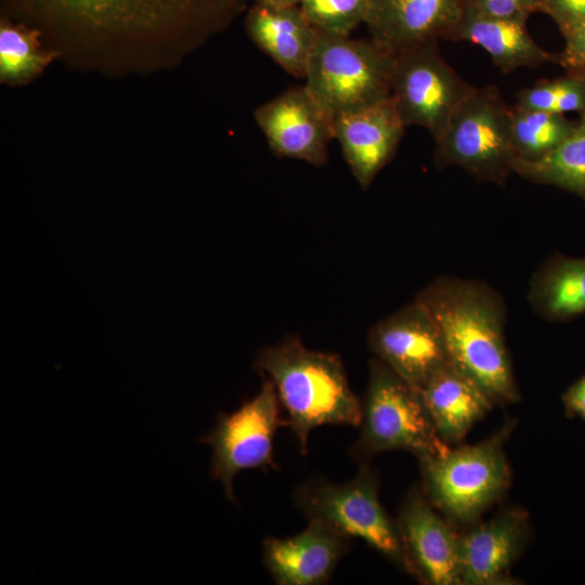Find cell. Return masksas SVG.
Masks as SVG:
<instances>
[{
  "label": "cell",
  "mask_w": 585,
  "mask_h": 585,
  "mask_svg": "<svg viewBox=\"0 0 585 585\" xmlns=\"http://www.w3.org/2000/svg\"><path fill=\"white\" fill-rule=\"evenodd\" d=\"M53 50L91 66L143 68L178 60L244 8V0H4Z\"/></svg>",
  "instance_id": "obj_1"
},
{
  "label": "cell",
  "mask_w": 585,
  "mask_h": 585,
  "mask_svg": "<svg viewBox=\"0 0 585 585\" xmlns=\"http://www.w3.org/2000/svg\"><path fill=\"white\" fill-rule=\"evenodd\" d=\"M438 323L450 362L472 379L494 404L520 399L505 341L507 307L489 284L442 275L416 296Z\"/></svg>",
  "instance_id": "obj_2"
},
{
  "label": "cell",
  "mask_w": 585,
  "mask_h": 585,
  "mask_svg": "<svg viewBox=\"0 0 585 585\" xmlns=\"http://www.w3.org/2000/svg\"><path fill=\"white\" fill-rule=\"evenodd\" d=\"M253 368L273 384L302 455L308 453L313 429L323 425L359 427L362 402L351 389L338 354L312 350L298 338H288L260 350Z\"/></svg>",
  "instance_id": "obj_3"
},
{
  "label": "cell",
  "mask_w": 585,
  "mask_h": 585,
  "mask_svg": "<svg viewBox=\"0 0 585 585\" xmlns=\"http://www.w3.org/2000/svg\"><path fill=\"white\" fill-rule=\"evenodd\" d=\"M359 428L350 450L359 465L388 451L410 452L419 459L451 448L433 427L419 390L376 358L369 362Z\"/></svg>",
  "instance_id": "obj_4"
},
{
  "label": "cell",
  "mask_w": 585,
  "mask_h": 585,
  "mask_svg": "<svg viewBox=\"0 0 585 585\" xmlns=\"http://www.w3.org/2000/svg\"><path fill=\"white\" fill-rule=\"evenodd\" d=\"M511 428L509 422L477 444L418 459L424 493L451 522H473L508 490L511 472L504 443Z\"/></svg>",
  "instance_id": "obj_5"
},
{
  "label": "cell",
  "mask_w": 585,
  "mask_h": 585,
  "mask_svg": "<svg viewBox=\"0 0 585 585\" xmlns=\"http://www.w3.org/2000/svg\"><path fill=\"white\" fill-rule=\"evenodd\" d=\"M379 478L369 463L360 465L355 478L334 483L311 478L298 485L292 500L308 520H317L350 540L360 538L405 572L413 574L396 522L382 507Z\"/></svg>",
  "instance_id": "obj_6"
},
{
  "label": "cell",
  "mask_w": 585,
  "mask_h": 585,
  "mask_svg": "<svg viewBox=\"0 0 585 585\" xmlns=\"http://www.w3.org/2000/svg\"><path fill=\"white\" fill-rule=\"evenodd\" d=\"M434 143L439 168L458 167L476 181L499 185L515 173L511 106L495 86L476 88Z\"/></svg>",
  "instance_id": "obj_7"
},
{
  "label": "cell",
  "mask_w": 585,
  "mask_h": 585,
  "mask_svg": "<svg viewBox=\"0 0 585 585\" xmlns=\"http://www.w3.org/2000/svg\"><path fill=\"white\" fill-rule=\"evenodd\" d=\"M393 61L372 39L318 32L304 84L335 116L390 98Z\"/></svg>",
  "instance_id": "obj_8"
},
{
  "label": "cell",
  "mask_w": 585,
  "mask_h": 585,
  "mask_svg": "<svg viewBox=\"0 0 585 585\" xmlns=\"http://www.w3.org/2000/svg\"><path fill=\"white\" fill-rule=\"evenodd\" d=\"M287 426L273 384L262 377L259 392L236 411L218 414L214 427L200 441L212 450L210 477L219 481L225 497L236 502L235 477L244 471L277 469L273 445L277 429Z\"/></svg>",
  "instance_id": "obj_9"
},
{
  "label": "cell",
  "mask_w": 585,
  "mask_h": 585,
  "mask_svg": "<svg viewBox=\"0 0 585 585\" xmlns=\"http://www.w3.org/2000/svg\"><path fill=\"white\" fill-rule=\"evenodd\" d=\"M476 87L446 63L437 42L394 54L390 98L405 127L426 129L435 141Z\"/></svg>",
  "instance_id": "obj_10"
},
{
  "label": "cell",
  "mask_w": 585,
  "mask_h": 585,
  "mask_svg": "<svg viewBox=\"0 0 585 585\" xmlns=\"http://www.w3.org/2000/svg\"><path fill=\"white\" fill-rule=\"evenodd\" d=\"M367 343L376 359L417 390L451 363L438 323L416 298L376 322Z\"/></svg>",
  "instance_id": "obj_11"
},
{
  "label": "cell",
  "mask_w": 585,
  "mask_h": 585,
  "mask_svg": "<svg viewBox=\"0 0 585 585\" xmlns=\"http://www.w3.org/2000/svg\"><path fill=\"white\" fill-rule=\"evenodd\" d=\"M253 118L272 153L314 167L327 162L334 115L303 86L290 88L255 109Z\"/></svg>",
  "instance_id": "obj_12"
},
{
  "label": "cell",
  "mask_w": 585,
  "mask_h": 585,
  "mask_svg": "<svg viewBox=\"0 0 585 585\" xmlns=\"http://www.w3.org/2000/svg\"><path fill=\"white\" fill-rule=\"evenodd\" d=\"M395 522L413 575L431 585H460V535L421 487L407 493Z\"/></svg>",
  "instance_id": "obj_13"
},
{
  "label": "cell",
  "mask_w": 585,
  "mask_h": 585,
  "mask_svg": "<svg viewBox=\"0 0 585 585\" xmlns=\"http://www.w3.org/2000/svg\"><path fill=\"white\" fill-rule=\"evenodd\" d=\"M466 0H369L365 20L370 39L391 54L450 40Z\"/></svg>",
  "instance_id": "obj_14"
},
{
  "label": "cell",
  "mask_w": 585,
  "mask_h": 585,
  "mask_svg": "<svg viewBox=\"0 0 585 585\" xmlns=\"http://www.w3.org/2000/svg\"><path fill=\"white\" fill-rule=\"evenodd\" d=\"M405 128L391 98L334 116L335 139L361 188L392 159Z\"/></svg>",
  "instance_id": "obj_15"
},
{
  "label": "cell",
  "mask_w": 585,
  "mask_h": 585,
  "mask_svg": "<svg viewBox=\"0 0 585 585\" xmlns=\"http://www.w3.org/2000/svg\"><path fill=\"white\" fill-rule=\"evenodd\" d=\"M525 510L511 507L460 535V585L509 583L508 571L528 541Z\"/></svg>",
  "instance_id": "obj_16"
},
{
  "label": "cell",
  "mask_w": 585,
  "mask_h": 585,
  "mask_svg": "<svg viewBox=\"0 0 585 585\" xmlns=\"http://www.w3.org/2000/svg\"><path fill=\"white\" fill-rule=\"evenodd\" d=\"M350 541L317 520L289 537H265L263 563L278 585H321L349 551Z\"/></svg>",
  "instance_id": "obj_17"
},
{
  "label": "cell",
  "mask_w": 585,
  "mask_h": 585,
  "mask_svg": "<svg viewBox=\"0 0 585 585\" xmlns=\"http://www.w3.org/2000/svg\"><path fill=\"white\" fill-rule=\"evenodd\" d=\"M253 43L289 75L306 78L318 32L299 5L256 2L246 17Z\"/></svg>",
  "instance_id": "obj_18"
},
{
  "label": "cell",
  "mask_w": 585,
  "mask_h": 585,
  "mask_svg": "<svg viewBox=\"0 0 585 585\" xmlns=\"http://www.w3.org/2000/svg\"><path fill=\"white\" fill-rule=\"evenodd\" d=\"M419 392L433 427L448 445L459 443L495 405L472 379L451 363Z\"/></svg>",
  "instance_id": "obj_19"
},
{
  "label": "cell",
  "mask_w": 585,
  "mask_h": 585,
  "mask_svg": "<svg viewBox=\"0 0 585 585\" xmlns=\"http://www.w3.org/2000/svg\"><path fill=\"white\" fill-rule=\"evenodd\" d=\"M526 18H503L479 14L465 8L450 40L481 47L504 74L534 68L554 55L541 48L526 29Z\"/></svg>",
  "instance_id": "obj_20"
},
{
  "label": "cell",
  "mask_w": 585,
  "mask_h": 585,
  "mask_svg": "<svg viewBox=\"0 0 585 585\" xmlns=\"http://www.w3.org/2000/svg\"><path fill=\"white\" fill-rule=\"evenodd\" d=\"M526 299L546 321L567 322L585 314V257H548L532 275Z\"/></svg>",
  "instance_id": "obj_21"
},
{
  "label": "cell",
  "mask_w": 585,
  "mask_h": 585,
  "mask_svg": "<svg viewBox=\"0 0 585 585\" xmlns=\"http://www.w3.org/2000/svg\"><path fill=\"white\" fill-rule=\"evenodd\" d=\"M515 173L534 183L568 191L585 202V114L547 155L534 161H517Z\"/></svg>",
  "instance_id": "obj_22"
},
{
  "label": "cell",
  "mask_w": 585,
  "mask_h": 585,
  "mask_svg": "<svg viewBox=\"0 0 585 585\" xmlns=\"http://www.w3.org/2000/svg\"><path fill=\"white\" fill-rule=\"evenodd\" d=\"M39 29L23 22L2 18L0 26V80L5 84L30 82L58 56L42 46Z\"/></svg>",
  "instance_id": "obj_23"
},
{
  "label": "cell",
  "mask_w": 585,
  "mask_h": 585,
  "mask_svg": "<svg viewBox=\"0 0 585 585\" xmlns=\"http://www.w3.org/2000/svg\"><path fill=\"white\" fill-rule=\"evenodd\" d=\"M575 122L563 115L511 106V134L517 161L537 160L559 145Z\"/></svg>",
  "instance_id": "obj_24"
},
{
  "label": "cell",
  "mask_w": 585,
  "mask_h": 585,
  "mask_svg": "<svg viewBox=\"0 0 585 585\" xmlns=\"http://www.w3.org/2000/svg\"><path fill=\"white\" fill-rule=\"evenodd\" d=\"M517 106L564 115L576 112L585 114V78L570 72L569 75L540 80L533 86L519 90L516 94Z\"/></svg>",
  "instance_id": "obj_25"
},
{
  "label": "cell",
  "mask_w": 585,
  "mask_h": 585,
  "mask_svg": "<svg viewBox=\"0 0 585 585\" xmlns=\"http://www.w3.org/2000/svg\"><path fill=\"white\" fill-rule=\"evenodd\" d=\"M299 6L318 32L350 36L365 23L369 0H302Z\"/></svg>",
  "instance_id": "obj_26"
},
{
  "label": "cell",
  "mask_w": 585,
  "mask_h": 585,
  "mask_svg": "<svg viewBox=\"0 0 585 585\" xmlns=\"http://www.w3.org/2000/svg\"><path fill=\"white\" fill-rule=\"evenodd\" d=\"M543 0H466L467 9L479 14L503 18H529L541 12Z\"/></svg>",
  "instance_id": "obj_27"
},
{
  "label": "cell",
  "mask_w": 585,
  "mask_h": 585,
  "mask_svg": "<svg viewBox=\"0 0 585 585\" xmlns=\"http://www.w3.org/2000/svg\"><path fill=\"white\" fill-rule=\"evenodd\" d=\"M541 12L549 15L564 35L585 21V0H543Z\"/></svg>",
  "instance_id": "obj_28"
},
{
  "label": "cell",
  "mask_w": 585,
  "mask_h": 585,
  "mask_svg": "<svg viewBox=\"0 0 585 585\" xmlns=\"http://www.w3.org/2000/svg\"><path fill=\"white\" fill-rule=\"evenodd\" d=\"M566 44L559 63L569 72L585 70V21L564 35Z\"/></svg>",
  "instance_id": "obj_29"
},
{
  "label": "cell",
  "mask_w": 585,
  "mask_h": 585,
  "mask_svg": "<svg viewBox=\"0 0 585 585\" xmlns=\"http://www.w3.org/2000/svg\"><path fill=\"white\" fill-rule=\"evenodd\" d=\"M563 403L568 411L585 415V376L575 381L563 394Z\"/></svg>",
  "instance_id": "obj_30"
},
{
  "label": "cell",
  "mask_w": 585,
  "mask_h": 585,
  "mask_svg": "<svg viewBox=\"0 0 585 585\" xmlns=\"http://www.w3.org/2000/svg\"><path fill=\"white\" fill-rule=\"evenodd\" d=\"M256 2L271 4V5L291 6V5H300L302 0H256Z\"/></svg>",
  "instance_id": "obj_31"
},
{
  "label": "cell",
  "mask_w": 585,
  "mask_h": 585,
  "mask_svg": "<svg viewBox=\"0 0 585 585\" xmlns=\"http://www.w3.org/2000/svg\"><path fill=\"white\" fill-rule=\"evenodd\" d=\"M573 73H578V74H581V75L585 78V70H582V72H573Z\"/></svg>",
  "instance_id": "obj_32"
},
{
  "label": "cell",
  "mask_w": 585,
  "mask_h": 585,
  "mask_svg": "<svg viewBox=\"0 0 585 585\" xmlns=\"http://www.w3.org/2000/svg\"><path fill=\"white\" fill-rule=\"evenodd\" d=\"M583 417L585 418V415Z\"/></svg>",
  "instance_id": "obj_33"
}]
</instances>
